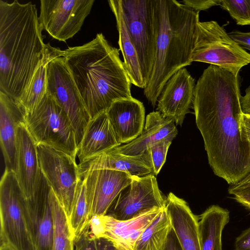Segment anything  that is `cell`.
Listing matches in <instances>:
<instances>
[{
	"label": "cell",
	"mask_w": 250,
	"mask_h": 250,
	"mask_svg": "<svg viewBox=\"0 0 250 250\" xmlns=\"http://www.w3.org/2000/svg\"><path fill=\"white\" fill-rule=\"evenodd\" d=\"M239 76L210 64L195 85L193 107L208 164L231 185L250 173V146L241 129Z\"/></svg>",
	"instance_id": "1"
},
{
	"label": "cell",
	"mask_w": 250,
	"mask_h": 250,
	"mask_svg": "<svg viewBox=\"0 0 250 250\" xmlns=\"http://www.w3.org/2000/svg\"><path fill=\"white\" fill-rule=\"evenodd\" d=\"M36 5L0 0V91L18 102L46 53Z\"/></svg>",
	"instance_id": "2"
},
{
	"label": "cell",
	"mask_w": 250,
	"mask_h": 250,
	"mask_svg": "<svg viewBox=\"0 0 250 250\" xmlns=\"http://www.w3.org/2000/svg\"><path fill=\"white\" fill-rule=\"evenodd\" d=\"M62 56L91 119L106 112L114 101L132 98L119 50L103 33L82 45L62 50Z\"/></svg>",
	"instance_id": "3"
},
{
	"label": "cell",
	"mask_w": 250,
	"mask_h": 250,
	"mask_svg": "<svg viewBox=\"0 0 250 250\" xmlns=\"http://www.w3.org/2000/svg\"><path fill=\"white\" fill-rule=\"evenodd\" d=\"M160 26L154 65L144 93L154 107L167 81L190 65L199 12L176 0H158Z\"/></svg>",
	"instance_id": "4"
},
{
	"label": "cell",
	"mask_w": 250,
	"mask_h": 250,
	"mask_svg": "<svg viewBox=\"0 0 250 250\" xmlns=\"http://www.w3.org/2000/svg\"><path fill=\"white\" fill-rule=\"evenodd\" d=\"M0 250H35V230L15 172L6 169L0 183Z\"/></svg>",
	"instance_id": "5"
},
{
	"label": "cell",
	"mask_w": 250,
	"mask_h": 250,
	"mask_svg": "<svg viewBox=\"0 0 250 250\" xmlns=\"http://www.w3.org/2000/svg\"><path fill=\"white\" fill-rule=\"evenodd\" d=\"M147 85L154 65L160 26L158 0H119Z\"/></svg>",
	"instance_id": "6"
},
{
	"label": "cell",
	"mask_w": 250,
	"mask_h": 250,
	"mask_svg": "<svg viewBox=\"0 0 250 250\" xmlns=\"http://www.w3.org/2000/svg\"><path fill=\"white\" fill-rule=\"evenodd\" d=\"M25 124L37 145H46L76 158L75 130L64 111L47 92L37 107L25 115Z\"/></svg>",
	"instance_id": "7"
},
{
	"label": "cell",
	"mask_w": 250,
	"mask_h": 250,
	"mask_svg": "<svg viewBox=\"0 0 250 250\" xmlns=\"http://www.w3.org/2000/svg\"><path fill=\"white\" fill-rule=\"evenodd\" d=\"M192 62L218 66L235 76L250 63V54L234 41L217 21H199Z\"/></svg>",
	"instance_id": "8"
},
{
	"label": "cell",
	"mask_w": 250,
	"mask_h": 250,
	"mask_svg": "<svg viewBox=\"0 0 250 250\" xmlns=\"http://www.w3.org/2000/svg\"><path fill=\"white\" fill-rule=\"evenodd\" d=\"M37 147L42 173L69 219L82 179L76 158L46 145L39 144Z\"/></svg>",
	"instance_id": "9"
},
{
	"label": "cell",
	"mask_w": 250,
	"mask_h": 250,
	"mask_svg": "<svg viewBox=\"0 0 250 250\" xmlns=\"http://www.w3.org/2000/svg\"><path fill=\"white\" fill-rule=\"evenodd\" d=\"M47 92L68 117L75 130L78 146L91 118L62 56L53 59L48 63Z\"/></svg>",
	"instance_id": "10"
},
{
	"label": "cell",
	"mask_w": 250,
	"mask_h": 250,
	"mask_svg": "<svg viewBox=\"0 0 250 250\" xmlns=\"http://www.w3.org/2000/svg\"><path fill=\"white\" fill-rule=\"evenodd\" d=\"M94 0H41L39 21L52 38L66 42L81 29Z\"/></svg>",
	"instance_id": "11"
},
{
	"label": "cell",
	"mask_w": 250,
	"mask_h": 250,
	"mask_svg": "<svg viewBox=\"0 0 250 250\" xmlns=\"http://www.w3.org/2000/svg\"><path fill=\"white\" fill-rule=\"evenodd\" d=\"M164 198L154 175L134 177L131 183L119 193L106 214L117 220L134 218L154 208H163Z\"/></svg>",
	"instance_id": "12"
},
{
	"label": "cell",
	"mask_w": 250,
	"mask_h": 250,
	"mask_svg": "<svg viewBox=\"0 0 250 250\" xmlns=\"http://www.w3.org/2000/svg\"><path fill=\"white\" fill-rule=\"evenodd\" d=\"M163 208H154L128 220H117L105 214L91 218L88 229L95 238H104L117 250H134L144 230Z\"/></svg>",
	"instance_id": "13"
},
{
	"label": "cell",
	"mask_w": 250,
	"mask_h": 250,
	"mask_svg": "<svg viewBox=\"0 0 250 250\" xmlns=\"http://www.w3.org/2000/svg\"><path fill=\"white\" fill-rule=\"evenodd\" d=\"M81 176L85 184L91 218L106 214L121 191L135 177L125 172L107 169L89 170Z\"/></svg>",
	"instance_id": "14"
},
{
	"label": "cell",
	"mask_w": 250,
	"mask_h": 250,
	"mask_svg": "<svg viewBox=\"0 0 250 250\" xmlns=\"http://www.w3.org/2000/svg\"><path fill=\"white\" fill-rule=\"evenodd\" d=\"M195 85L185 67L179 69L164 85L157 100V110L176 125H182L193 105Z\"/></svg>",
	"instance_id": "15"
},
{
	"label": "cell",
	"mask_w": 250,
	"mask_h": 250,
	"mask_svg": "<svg viewBox=\"0 0 250 250\" xmlns=\"http://www.w3.org/2000/svg\"><path fill=\"white\" fill-rule=\"evenodd\" d=\"M14 172L25 200L31 198L38 189L42 173L37 144L25 122L17 127Z\"/></svg>",
	"instance_id": "16"
},
{
	"label": "cell",
	"mask_w": 250,
	"mask_h": 250,
	"mask_svg": "<svg viewBox=\"0 0 250 250\" xmlns=\"http://www.w3.org/2000/svg\"><path fill=\"white\" fill-rule=\"evenodd\" d=\"M118 143L125 144L139 136L144 127L143 104L131 98L114 101L106 111Z\"/></svg>",
	"instance_id": "17"
},
{
	"label": "cell",
	"mask_w": 250,
	"mask_h": 250,
	"mask_svg": "<svg viewBox=\"0 0 250 250\" xmlns=\"http://www.w3.org/2000/svg\"><path fill=\"white\" fill-rule=\"evenodd\" d=\"M165 208L182 250H202L199 218L183 199L170 192L165 198Z\"/></svg>",
	"instance_id": "18"
},
{
	"label": "cell",
	"mask_w": 250,
	"mask_h": 250,
	"mask_svg": "<svg viewBox=\"0 0 250 250\" xmlns=\"http://www.w3.org/2000/svg\"><path fill=\"white\" fill-rule=\"evenodd\" d=\"M177 133L172 120L165 117L158 111H153L147 115L143 131L139 136L128 143L110 150L127 156H141L152 144L166 138L173 139Z\"/></svg>",
	"instance_id": "19"
},
{
	"label": "cell",
	"mask_w": 250,
	"mask_h": 250,
	"mask_svg": "<svg viewBox=\"0 0 250 250\" xmlns=\"http://www.w3.org/2000/svg\"><path fill=\"white\" fill-rule=\"evenodd\" d=\"M120 145L106 112L101 113L89 121L78 146L79 164Z\"/></svg>",
	"instance_id": "20"
},
{
	"label": "cell",
	"mask_w": 250,
	"mask_h": 250,
	"mask_svg": "<svg viewBox=\"0 0 250 250\" xmlns=\"http://www.w3.org/2000/svg\"><path fill=\"white\" fill-rule=\"evenodd\" d=\"M25 122V113L14 99L0 91V140L5 168L15 171L18 126Z\"/></svg>",
	"instance_id": "21"
},
{
	"label": "cell",
	"mask_w": 250,
	"mask_h": 250,
	"mask_svg": "<svg viewBox=\"0 0 250 250\" xmlns=\"http://www.w3.org/2000/svg\"><path fill=\"white\" fill-rule=\"evenodd\" d=\"M78 165L80 175L86 171L98 169L121 171L136 177L152 174L151 169L142 155L127 156L114 152L111 150L103 152Z\"/></svg>",
	"instance_id": "22"
},
{
	"label": "cell",
	"mask_w": 250,
	"mask_h": 250,
	"mask_svg": "<svg viewBox=\"0 0 250 250\" xmlns=\"http://www.w3.org/2000/svg\"><path fill=\"white\" fill-rule=\"evenodd\" d=\"M108 2L115 17L119 50L122 53L124 63L131 83L145 89L146 85L144 81L138 54L128 33L119 0H110Z\"/></svg>",
	"instance_id": "23"
},
{
	"label": "cell",
	"mask_w": 250,
	"mask_h": 250,
	"mask_svg": "<svg viewBox=\"0 0 250 250\" xmlns=\"http://www.w3.org/2000/svg\"><path fill=\"white\" fill-rule=\"evenodd\" d=\"M198 218L202 250H222V232L229 221V211L213 205Z\"/></svg>",
	"instance_id": "24"
},
{
	"label": "cell",
	"mask_w": 250,
	"mask_h": 250,
	"mask_svg": "<svg viewBox=\"0 0 250 250\" xmlns=\"http://www.w3.org/2000/svg\"><path fill=\"white\" fill-rule=\"evenodd\" d=\"M62 54V50L48 43L45 55L36 71L29 87L17 102L23 109L25 115L33 111L46 95L48 63L53 59Z\"/></svg>",
	"instance_id": "25"
},
{
	"label": "cell",
	"mask_w": 250,
	"mask_h": 250,
	"mask_svg": "<svg viewBox=\"0 0 250 250\" xmlns=\"http://www.w3.org/2000/svg\"><path fill=\"white\" fill-rule=\"evenodd\" d=\"M172 225L165 207L144 230L134 250H165Z\"/></svg>",
	"instance_id": "26"
},
{
	"label": "cell",
	"mask_w": 250,
	"mask_h": 250,
	"mask_svg": "<svg viewBox=\"0 0 250 250\" xmlns=\"http://www.w3.org/2000/svg\"><path fill=\"white\" fill-rule=\"evenodd\" d=\"M48 200L53 225V241L51 250H75L74 239L68 218L51 188Z\"/></svg>",
	"instance_id": "27"
},
{
	"label": "cell",
	"mask_w": 250,
	"mask_h": 250,
	"mask_svg": "<svg viewBox=\"0 0 250 250\" xmlns=\"http://www.w3.org/2000/svg\"><path fill=\"white\" fill-rule=\"evenodd\" d=\"M90 220L85 184L82 178L77 185L68 219L74 242L88 228Z\"/></svg>",
	"instance_id": "28"
},
{
	"label": "cell",
	"mask_w": 250,
	"mask_h": 250,
	"mask_svg": "<svg viewBox=\"0 0 250 250\" xmlns=\"http://www.w3.org/2000/svg\"><path fill=\"white\" fill-rule=\"evenodd\" d=\"M53 235V220L48 200V204L37 225L35 238V250H51Z\"/></svg>",
	"instance_id": "29"
},
{
	"label": "cell",
	"mask_w": 250,
	"mask_h": 250,
	"mask_svg": "<svg viewBox=\"0 0 250 250\" xmlns=\"http://www.w3.org/2000/svg\"><path fill=\"white\" fill-rule=\"evenodd\" d=\"M172 140L171 138L161 140L152 144L142 155L152 174L157 175L165 163L168 149Z\"/></svg>",
	"instance_id": "30"
},
{
	"label": "cell",
	"mask_w": 250,
	"mask_h": 250,
	"mask_svg": "<svg viewBox=\"0 0 250 250\" xmlns=\"http://www.w3.org/2000/svg\"><path fill=\"white\" fill-rule=\"evenodd\" d=\"M220 5L239 25H250V0H223Z\"/></svg>",
	"instance_id": "31"
},
{
	"label": "cell",
	"mask_w": 250,
	"mask_h": 250,
	"mask_svg": "<svg viewBox=\"0 0 250 250\" xmlns=\"http://www.w3.org/2000/svg\"><path fill=\"white\" fill-rule=\"evenodd\" d=\"M228 192L238 203L244 207L250 213V183H238L231 185L229 188Z\"/></svg>",
	"instance_id": "32"
},
{
	"label": "cell",
	"mask_w": 250,
	"mask_h": 250,
	"mask_svg": "<svg viewBox=\"0 0 250 250\" xmlns=\"http://www.w3.org/2000/svg\"><path fill=\"white\" fill-rule=\"evenodd\" d=\"M74 245L75 250H97L95 238L90 234L88 228L74 242Z\"/></svg>",
	"instance_id": "33"
},
{
	"label": "cell",
	"mask_w": 250,
	"mask_h": 250,
	"mask_svg": "<svg viewBox=\"0 0 250 250\" xmlns=\"http://www.w3.org/2000/svg\"><path fill=\"white\" fill-rule=\"evenodd\" d=\"M220 0H183L182 1L185 6L199 12L213 6L220 5Z\"/></svg>",
	"instance_id": "34"
},
{
	"label": "cell",
	"mask_w": 250,
	"mask_h": 250,
	"mask_svg": "<svg viewBox=\"0 0 250 250\" xmlns=\"http://www.w3.org/2000/svg\"><path fill=\"white\" fill-rule=\"evenodd\" d=\"M234 247V250H250V227L235 238Z\"/></svg>",
	"instance_id": "35"
},
{
	"label": "cell",
	"mask_w": 250,
	"mask_h": 250,
	"mask_svg": "<svg viewBox=\"0 0 250 250\" xmlns=\"http://www.w3.org/2000/svg\"><path fill=\"white\" fill-rule=\"evenodd\" d=\"M228 34L242 48L250 51V32H242L235 30Z\"/></svg>",
	"instance_id": "36"
},
{
	"label": "cell",
	"mask_w": 250,
	"mask_h": 250,
	"mask_svg": "<svg viewBox=\"0 0 250 250\" xmlns=\"http://www.w3.org/2000/svg\"><path fill=\"white\" fill-rule=\"evenodd\" d=\"M241 129L250 146V115L243 114L241 122Z\"/></svg>",
	"instance_id": "37"
},
{
	"label": "cell",
	"mask_w": 250,
	"mask_h": 250,
	"mask_svg": "<svg viewBox=\"0 0 250 250\" xmlns=\"http://www.w3.org/2000/svg\"><path fill=\"white\" fill-rule=\"evenodd\" d=\"M240 103L243 114L250 115V85L246 89L245 94L241 97Z\"/></svg>",
	"instance_id": "38"
},
{
	"label": "cell",
	"mask_w": 250,
	"mask_h": 250,
	"mask_svg": "<svg viewBox=\"0 0 250 250\" xmlns=\"http://www.w3.org/2000/svg\"><path fill=\"white\" fill-rule=\"evenodd\" d=\"M165 250H182L178 239L172 229L168 237Z\"/></svg>",
	"instance_id": "39"
},
{
	"label": "cell",
	"mask_w": 250,
	"mask_h": 250,
	"mask_svg": "<svg viewBox=\"0 0 250 250\" xmlns=\"http://www.w3.org/2000/svg\"><path fill=\"white\" fill-rule=\"evenodd\" d=\"M95 241L97 250H117L111 242L104 238H95Z\"/></svg>",
	"instance_id": "40"
},
{
	"label": "cell",
	"mask_w": 250,
	"mask_h": 250,
	"mask_svg": "<svg viewBox=\"0 0 250 250\" xmlns=\"http://www.w3.org/2000/svg\"><path fill=\"white\" fill-rule=\"evenodd\" d=\"M239 183L240 184H247L250 183V173Z\"/></svg>",
	"instance_id": "41"
},
{
	"label": "cell",
	"mask_w": 250,
	"mask_h": 250,
	"mask_svg": "<svg viewBox=\"0 0 250 250\" xmlns=\"http://www.w3.org/2000/svg\"></svg>",
	"instance_id": "42"
}]
</instances>
